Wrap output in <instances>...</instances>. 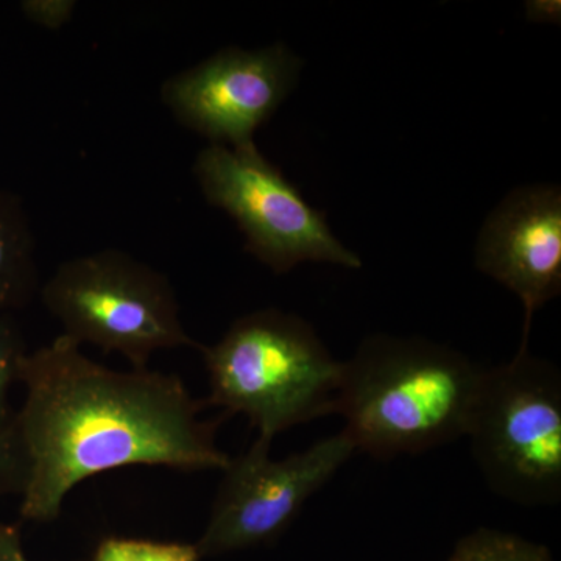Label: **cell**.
<instances>
[{"label": "cell", "instance_id": "cell-1", "mask_svg": "<svg viewBox=\"0 0 561 561\" xmlns=\"http://www.w3.org/2000/svg\"><path fill=\"white\" fill-rule=\"evenodd\" d=\"M14 427L25 460L22 522L54 523L81 482L131 465L224 471L217 423L176 375L117 371L58 335L21 362Z\"/></svg>", "mask_w": 561, "mask_h": 561}, {"label": "cell", "instance_id": "cell-2", "mask_svg": "<svg viewBox=\"0 0 561 561\" xmlns=\"http://www.w3.org/2000/svg\"><path fill=\"white\" fill-rule=\"evenodd\" d=\"M483 373L443 343L370 335L343 362L335 413L356 449L416 456L467 435Z\"/></svg>", "mask_w": 561, "mask_h": 561}, {"label": "cell", "instance_id": "cell-3", "mask_svg": "<svg viewBox=\"0 0 561 561\" xmlns=\"http://www.w3.org/2000/svg\"><path fill=\"white\" fill-rule=\"evenodd\" d=\"M205 404L241 413L260 437L335 413L343 362L309 321L267 308L247 313L214 345H202Z\"/></svg>", "mask_w": 561, "mask_h": 561}, {"label": "cell", "instance_id": "cell-4", "mask_svg": "<svg viewBox=\"0 0 561 561\" xmlns=\"http://www.w3.org/2000/svg\"><path fill=\"white\" fill-rule=\"evenodd\" d=\"M497 496L524 507L561 500V375L522 341L507 364L483 373L467 435Z\"/></svg>", "mask_w": 561, "mask_h": 561}, {"label": "cell", "instance_id": "cell-5", "mask_svg": "<svg viewBox=\"0 0 561 561\" xmlns=\"http://www.w3.org/2000/svg\"><path fill=\"white\" fill-rule=\"evenodd\" d=\"M62 335L119 353L133 368H147L157 351L195 348L179 298L164 273L121 250H101L65 261L41 290Z\"/></svg>", "mask_w": 561, "mask_h": 561}, {"label": "cell", "instance_id": "cell-6", "mask_svg": "<svg viewBox=\"0 0 561 561\" xmlns=\"http://www.w3.org/2000/svg\"><path fill=\"white\" fill-rule=\"evenodd\" d=\"M203 197L238 224L245 250L283 275L302 262L360 268L359 254L339 241L327 217L302 198L256 144L241 149L209 144L192 168Z\"/></svg>", "mask_w": 561, "mask_h": 561}, {"label": "cell", "instance_id": "cell-7", "mask_svg": "<svg viewBox=\"0 0 561 561\" xmlns=\"http://www.w3.org/2000/svg\"><path fill=\"white\" fill-rule=\"evenodd\" d=\"M272 442L257 435L221 471L208 524L195 542L202 559L278 540L306 502L357 451L345 431L280 460L272 457Z\"/></svg>", "mask_w": 561, "mask_h": 561}, {"label": "cell", "instance_id": "cell-8", "mask_svg": "<svg viewBox=\"0 0 561 561\" xmlns=\"http://www.w3.org/2000/svg\"><path fill=\"white\" fill-rule=\"evenodd\" d=\"M305 61L286 44L225 47L162 83L161 99L183 127L209 144L241 149L289 99Z\"/></svg>", "mask_w": 561, "mask_h": 561}, {"label": "cell", "instance_id": "cell-9", "mask_svg": "<svg viewBox=\"0 0 561 561\" xmlns=\"http://www.w3.org/2000/svg\"><path fill=\"white\" fill-rule=\"evenodd\" d=\"M474 262L522 300L523 341H529L535 312L561 294L560 186L540 183L508 192L483 221Z\"/></svg>", "mask_w": 561, "mask_h": 561}, {"label": "cell", "instance_id": "cell-10", "mask_svg": "<svg viewBox=\"0 0 561 561\" xmlns=\"http://www.w3.org/2000/svg\"><path fill=\"white\" fill-rule=\"evenodd\" d=\"M36 287L35 241L21 202L0 191V316L31 300Z\"/></svg>", "mask_w": 561, "mask_h": 561}, {"label": "cell", "instance_id": "cell-11", "mask_svg": "<svg viewBox=\"0 0 561 561\" xmlns=\"http://www.w3.org/2000/svg\"><path fill=\"white\" fill-rule=\"evenodd\" d=\"M446 561H556L546 546L519 535L478 529L457 542Z\"/></svg>", "mask_w": 561, "mask_h": 561}, {"label": "cell", "instance_id": "cell-12", "mask_svg": "<svg viewBox=\"0 0 561 561\" xmlns=\"http://www.w3.org/2000/svg\"><path fill=\"white\" fill-rule=\"evenodd\" d=\"M197 546L190 542L106 538L99 545L94 561H201Z\"/></svg>", "mask_w": 561, "mask_h": 561}, {"label": "cell", "instance_id": "cell-13", "mask_svg": "<svg viewBox=\"0 0 561 561\" xmlns=\"http://www.w3.org/2000/svg\"><path fill=\"white\" fill-rule=\"evenodd\" d=\"M25 354L27 351L16 321L11 313L0 316V432L13 424L10 391L14 383L20 382L21 362Z\"/></svg>", "mask_w": 561, "mask_h": 561}, {"label": "cell", "instance_id": "cell-14", "mask_svg": "<svg viewBox=\"0 0 561 561\" xmlns=\"http://www.w3.org/2000/svg\"><path fill=\"white\" fill-rule=\"evenodd\" d=\"M25 482V460L16 427L0 432V497L21 494Z\"/></svg>", "mask_w": 561, "mask_h": 561}, {"label": "cell", "instance_id": "cell-15", "mask_svg": "<svg viewBox=\"0 0 561 561\" xmlns=\"http://www.w3.org/2000/svg\"><path fill=\"white\" fill-rule=\"evenodd\" d=\"M76 5L77 3L70 0H28L21 3V10L28 21L41 27L57 31L70 20Z\"/></svg>", "mask_w": 561, "mask_h": 561}, {"label": "cell", "instance_id": "cell-16", "mask_svg": "<svg viewBox=\"0 0 561 561\" xmlns=\"http://www.w3.org/2000/svg\"><path fill=\"white\" fill-rule=\"evenodd\" d=\"M0 561H31L22 546L20 524L0 523Z\"/></svg>", "mask_w": 561, "mask_h": 561}, {"label": "cell", "instance_id": "cell-17", "mask_svg": "<svg viewBox=\"0 0 561 561\" xmlns=\"http://www.w3.org/2000/svg\"><path fill=\"white\" fill-rule=\"evenodd\" d=\"M526 10L529 21L560 22V2H529Z\"/></svg>", "mask_w": 561, "mask_h": 561}]
</instances>
